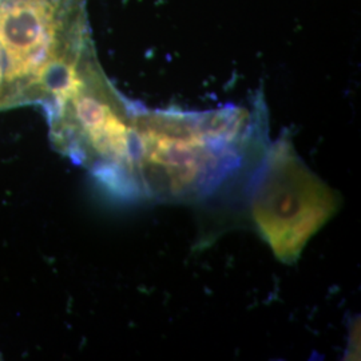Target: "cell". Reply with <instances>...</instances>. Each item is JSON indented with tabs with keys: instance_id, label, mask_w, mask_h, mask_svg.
I'll return each instance as SVG.
<instances>
[{
	"instance_id": "cell-3",
	"label": "cell",
	"mask_w": 361,
	"mask_h": 361,
	"mask_svg": "<svg viewBox=\"0 0 361 361\" xmlns=\"http://www.w3.org/2000/svg\"><path fill=\"white\" fill-rule=\"evenodd\" d=\"M135 109L106 77L94 50L43 111L56 152L90 171L110 193L141 200L134 173Z\"/></svg>"
},
{
	"instance_id": "cell-1",
	"label": "cell",
	"mask_w": 361,
	"mask_h": 361,
	"mask_svg": "<svg viewBox=\"0 0 361 361\" xmlns=\"http://www.w3.org/2000/svg\"><path fill=\"white\" fill-rule=\"evenodd\" d=\"M268 131L262 97L252 107L207 111L137 106L134 173L142 198L193 205L249 192L271 145Z\"/></svg>"
},
{
	"instance_id": "cell-5",
	"label": "cell",
	"mask_w": 361,
	"mask_h": 361,
	"mask_svg": "<svg viewBox=\"0 0 361 361\" xmlns=\"http://www.w3.org/2000/svg\"><path fill=\"white\" fill-rule=\"evenodd\" d=\"M1 83H3V58L0 52V92H1Z\"/></svg>"
},
{
	"instance_id": "cell-4",
	"label": "cell",
	"mask_w": 361,
	"mask_h": 361,
	"mask_svg": "<svg viewBox=\"0 0 361 361\" xmlns=\"http://www.w3.org/2000/svg\"><path fill=\"white\" fill-rule=\"evenodd\" d=\"M249 216L279 261L292 265L335 217L340 194L297 154L288 134L271 142L249 189Z\"/></svg>"
},
{
	"instance_id": "cell-2",
	"label": "cell",
	"mask_w": 361,
	"mask_h": 361,
	"mask_svg": "<svg viewBox=\"0 0 361 361\" xmlns=\"http://www.w3.org/2000/svg\"><path fill=\"white\" fill-rule=\"evenodd\" d=\"M94 50L87 0H0V110L47 109Z\"/></svg>"
}]
</instances>
